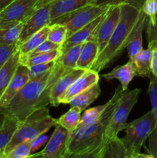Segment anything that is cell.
Returning a JSON list of instances; mask_svg holds the SVG:
<instances>
[{
    "label": "cell",
    "instance_id": "cell-1",
    "mask_svg": "<svg viewBox=\"0 0 157 158\" xmlns=\"http://www.w3.org/2000/svg\"><path fill=\"white\" fill-rule=\"evenodd\" d=\"M66 69L58 62L55 61L53 67L45 75L29 80L13 97L6 108V115L23 121L38 109L49 104V96L54 84Z\"/></svg>",
    "mask_w": 157,
    "mask_h": 158
},
{
    "label": "cell",
    "instance_id": "cell-2",
    "mask_svg": "<svg viewBox=\"0 0 157 158\" xmlns=\"http://www.w3.org/2000/svg\"><path fill=\"white\" fill-rule=\"evenodd\" d=\"M141 10L128 5H121L119 21L106 47L99 54L91 69L99 73L113 63L127 48L138 23Z\"/></svg>",
    "mask_w": 157,
    "mask_h": 158
},
{
    "label": "cell",
    "instance_id": "cell-3",
    "mask_svg": "<svg viewBox=\"0 0 157 158\" xmlns=\"http://www.w3.org/2000/svg\"><path fill=\"white\" fill-rule=\"evenodd\" d=\"M123 92L121 86H118L112 98L107 102V106L101 117L95 123L78 128L70 134L67 146V154L92 151L104 145L106 141V129L112 112Z\"/></svg>",
    "mask_w": 157,
    "mask_h": 158
},
{
    "label": "cell",
    "instance_id": "cell-4",
    "mask_svg": "<svg viewBox=\"0 0 157 158\" xmlns=\"http://www.w3.org/2000/svg\"><path fill=\"white\" fill-rule=\"evenodd\" d=\"M55 125L56 119L51 117L47 106L39 108L26 120L18 123L13 137L5 150L4 156L7 155L14 148L20 143L32 142Z\"/></svg>",
    "mask_w": 157,
    "mask_h": 158
},
{
    "label": "cell",
    "instance_id": "cell-5",
    "mask_svg": "<svg viewBox=\"0 0 157 158\" xmlns=\"http://www.w3.org/2000/svg\"><path fill=\"white\" fill-rule=\"evenodd\" d=\"M155 129V118L152 110L129 123H126L124 131L126 135L121 138L128 158L133 153L140 152L146 140L150 137Z\"/></svg>",
    "mask_w": 157,
    "mask_h": 158
},
{
    "label": "cell",
    "instance_id": "cell-6",
    "mask_svg": "<svg viewBox=\"0 0 157 158\" xmlns=\"http://www.w3.org/2000/svg\"><path fill=\"white\" fill-rule=\"evenodd\" d=\"M141 91V89L139 88L123 91L116 106L112 112L106 129V140L119 137V134L124 131L128 117L132 108L138 102Z\"/></svg>",
    "mask_w": 157,
    "mask_h": 158
},
{
    "label": "cell",
    "instance_id": "cell-7",
    "mask_svg": "<svg viewBox=\"0 0 157 158\" xmlns=\"http://www.w3.org/2000/svg\"><path fill=\"white\" fill-rule=\"evenodd\" d=\"M109 8V6L100 5H88L72 12L70 15L61 19L55 23H59L66 26L67 29V38H69L75 32L86 26V25L89 24L91 22L106 12Z\"/></svg>",
    "mask_w": 157,
    "mask_h": 158
},
{
    "label": "cell",
    "instance_id": "cell-8",
    "mask_svg": "<svg viewBox=\"0 0 157 158\" xmlns=\"http://www.w3.org/2000/svg\"><path fill=\"white\" fill-rule=\"evenodd\" d=\"M38 0H15L0 12V29L26 21L35 12Z\"/></svg>",
    "mask_w": 157,
    "mask_h": 158
},
{
    "label": "cell",
    "instance_id": "cell-9",
    "mask_svg": "<svg viewBox=\"0 0 157 158\" xmlns=\"http://www.w3.org/2000/svg\"><path fill=\"white\" fill-rule=\"evenodd\" d=\"M70 134L61 126L55 125L52 136L41 151L42 158H64L67 154Z\"/></svg>",
    "mask_w": 157,
    "mask_h": 158
},
{
    "label": "cell",
    "instance_id": "cell-10",
    "mask_svg": "<svg viewBox=\"0 0 157 158\" xmlns=\"http://www.w3.org/2000/svg\"><path fill=\"white\" fill-rule=\"evenodd\" d=\"M120 15H121V6H111L108 9L106 17L99 27L94 37L98 44L99 53L106 47L111 35L113 33L119 21Z\"/></svg>",
    "mask_w": 157,
    "mask_h": 158
},
{
    "label": "cell",
    "instance_id": "cell-11",
    "mask_svg": "<svg viewBox=\"0 0 157 158\" xmlns=\"http://www.w3.org/2000/svg\"><path fill=\"white\" fill-rule=\"evenodd\" d=\"M49 25H51L49 6H46L36 9L35 12L25 22L18 41V46L33 34Z\"/></svg>",
    "mask_w": 157,
    "mask_h": 158
},
{
    "label": "cell",
    "instance_id": "cell-12",
    "mask_svg": "<svg viewBox=\"0 0 157 158\" xmlns=\"http://www.w3.org/2000/svg\"><path fill=\"white\" fill-rule=\"evenodd\" d=\"M107 12L108 10L103 14H102L101 15H99L95 20L91 22L89 24L86 25V26L80 29L79 30H78L75 33L72 34V35H70L69 38L66 39V40L63 43L62 46L60 47L61 54L64 53L65 52H66L68 49H70L72 46H76V45L78 44H83V43H86L88 40H91V39H94L95 33H96L97 30H98L101 23L104 20Z\"/></svg>",
    "mask_w": 157,
    "mask_h": 158
},
{
    "label": "cell",
    "instance_id": "cell-13",
    "mask_svg": "<svg viewBox=\"0 0 157 158\" xmlns=\"http://www.w3.org/2000/svg\"><path fill=\"white\" fill-rule=\"evenodd\" d=\"M99 76L98 72L91 69L86 70L60 97L59 103L68 104L73 97L87 89L88 88L91 87L95 83H99Z\"/></svg>",
    "mask_w": 157,
    "mask_h": 158
},
{
    "label": "cell",
    "instance_id": "cell-14",
    "mask_svg": "<svg viewBox=\"0 0 157 158\" xmlns=\"http://www.w3.org/2000/svg\"><path fill=\"white\" fill-rule=\"evenodd\" d=\"M95 0H55L52 2L48 5L51 25L88 5L93 4Z\"/></svg>",
    "mask_w": 157,
    "mask_h": 158
},
{
    "label": "cell",
    "instance_id": "cell-15",
    "mask_svg": "<svg viewBox=\"0 0 157 158\" xmlns=\"http://www.w3.org/2000/svg\"><path fill=\"white\" fill-rule=\"evenodd\" d=\"M29 81V68L24 65L19 64L0 99V107L6 108L13 97Z\"/></svg>",
    "mask_w": 157,
    "mask_h": 158
},
{
    "label": "cell",
    "instance_id": "cell-16",
    "mask_svg": "<svg viewBox=\"0 0 157 158\" xmlns=\"http://www.w3.org/2000/svg\"><path fill=\"white\" fill-rule=\"evenodd\" d=\"M85 71L86 70L78 68L73 69H66L64 73L57 80L51 90L50 96H49V104L52 106H58L60 104V97Z\"/></svg>",
    "mask_w": 157,
    "mask_h": 158
},
{
    "label": "cell",
    "instance_id": "cell-17",
    "mask_svg": "<svg viewBox=\"0 0 157 158\" xmlns=\"http://www.w3.org/2000/svg\"><path fill=\"white\" fill-rule=\"evenodd\" d=\"M136 76L135 66L133 63L129 60V62L122 66H118L114 68L112 71L101 76L103 79L107 81L113 80H118L120 83L122 90L126 91L130 82Z\"/></svg>",
    "mask_w": 157,
    "mask_h": 158
},
{
    "label": "cell",
    "instance_id": "cell-18",
    "mask_svg": "<svg viewBox=\"0 0 157 158\" xmlns=\"http://www.w3.org/2000/svg\"><path fill=\"white\" fill-rule=\"evenodd\" d=\"M99 54V52L96 40L95 39H91L86 41L82 46L76 68L83 70L90 69L96 60Z\"/></svg>",
    "mask_w": 157,
    "mask_h": 158
},
{
    "label": "cell",
    "instance_id": "cell-19",
    "mask_svg": "<svg viewBox=\"0 0 157 158\" xmlns=\"http://www.w3.org/2000/svg\"><path fill=\"white\" fill-rule=\"evenodd\" d=\"M147 17L145 15L144 12L142 11L140 12L139 18L138 23L135 26V29L132 34L129 43L126 49H128V54H129V60L133 59L137 54L141 52L143 49V30L146 27Z\"/></svg>",
    "mask_w": 157,
    "mask_h": 158
},
{
    "label": "cell",
    "instance_id": "cell-20",
    "mask_svg": "<svg viewBox=\"0 0 157 158\" xmlns=\"http://www.w3.org/2000/svg\"><path fill=\"white\" fill-rule=\"evenodd\" d=\"M101 94V88L99 83H95L91 87L83 92L80 93L77 96L72 99L68 104L71 106H75L82 111L85 110L91 103H93Z\"/></svg>",
    "mask_w": 157,
    "mask_h": 158
},
{
    "label": "cell",
    "instance_id": "cell-21",
    "mask_svg": "<svg viewBox=\"0 0 157 158\" xmlns=\"http://www.w3.org/2000/svg\"><path fill=\"white\" fill-rule=\"evenodd\" d=\"M19 56V52L17 51L0 69V99L20 64Z\"/></svg>",
    "mask_w": 157,
    "mask_h": 158
},
{
    "label": "cell",
    "instance_id": "cell-22",
    "mask_svg": "<svg viewBox=\"0 0 157 158\" xmlns=\"http://www.w3.org/2000/svg\"><path fill=\"white\" fill-rule=\"evenodd\" d=\"M153 49L148 47L139 52L133 59L130 60L135 66L136 76L143 78H150L151 73V60H152Z\"/></svg>",
    "mask_w": 157,
    "mask_h": 158
},
{
    "label": "cell",
    "instance_id": "cell-23",
    "mask_svg": "<svg viewBox=\"0 0 157 158\" xmlns=\"http://www.w3.org/2000/svg\"><path fill=\"white\" fill-rule=\"evenodd\" d=\"M99 158H128V154L121 138L119 137L106 140Z\"/></svg>",
    "mask_w": 157,
    "mask_h": 158
},
{
    "label": "cell",
    "instance_id": "cell-24",
    "mask_svg": "<svg viewBox=\"0 0 157 158\" xmlns=\"http://www.w3.org/2000/svg\"><path fill=\"white\" fill-rule=\"evenodd\" d=\"M19 121L15 117L6 115L3 124L0 127V155L4 156L6 147L13 137Z\"/></svg>",
    "mask_w": 157,
    "mask_h": 158
},
{
    "label": "cell",
    "instance_id": "cell-25",
    "mask_svg": "<svg viewBox=\"0 0 157 158\" xmlns=\"http://www.w3.org/2000/svg\"><path fill=\"white\" fill-rule=\"evenodd\" d=\"M51 25L46 26L43 27L42 29H40L35 34L29 37L26 42L22 43L18 46V52H19L20 56H26V54L29 53L32 50L39 46L41 43L48 40L49 32H50Z\"/></svg>",
    "mask_w": 157,
    "mask_h": 158
},
{
    "label": "cell",
    "instance_id": "cell-26",
    "mask_svg": "<svg viewBox=\"0 0 157 158\" xmlns=\"http://www.w3.org/2000/svg\"><path fill=\"white\" fill-rule=\"evenodd\" d=\"M81 113L82 110L78 107L71 106L66 114L56 119V124L59 125L72 134L78 128L81 119Z\"/></svg>",
    "mask_w": 157,
    "mask_h": 158
},
{
    "label": "cell",
    "instance_id": "cell-27",
    "mask_svg": "<svg viewBox=\"0 0 157 158\" xmlns=\"http://www.w3.org/2000/svg\"><path fill=\"white\" fill-rule=\"evenodd\" d=\"M83 44L74 46L62 53L55 61L58 62L66 69H73L76 68L77 61L79 57Z\"/></svg>",
    "mask_w": 157,
    "mask_h": 158
},
{
    "label": "cell",
    "instance_id": "cell-28",
    "mask_svg": "<svg viewBox=\"0 0 157 158\" xmlns=\"http://www.w3.org/2000/svg\"><path fill=\"white\" fill-rule=\"evenodd\" d=\"M60 55H61L60 49H54V50L49 51L48 52H45V53L39 54V55H37L35 56L31 57V58H19V63L20 64L24 65L26 67L29 68L30 66H35V65L42 64V63H49V62L55 61Z\"/></svg>",
    "mask_w": 157,
    "mask_h": 158
},
{
    "label": "cell",
    "instance_id": "cell-29",
    "mask_svg": "<svg viewBox=\"0 0 157 158\" xmlns=\"http://www.w3.org/2000/svg\"><path fill=\"white\" fill-rule=\"evenodd\" d=\"M25 22H22L12 27L0 29V43L6 45L18 44Z\"/></svg>",
    "mask_w": 157,
    "mask_h": 158
},
{
    "label": "cell",
    "instance_id": "cell-30",
    "mask_svg": "<svg viewBox=\"0 0 157 158\" xmlns=\"http://www.w3.org/2000/svg\"><path fill=\"white\" fill-rule=\"evenodd\" d=\"M106 106H107V103L103 105L94 106V107L90 108V109L86 110L83 116H81V119H80L78 128L88 126V125H90L96 122L101 117Z\"/></svg>",
    "mask_w": 157,
    "mask_h": 158
},
{
    "label": "cell",
    "instance_id": "cell-31",
    "mask_svg": "<svg viewBox=\"0 0 157 158\" xmlns=\"http://www.w3.org/2000/svg\"><path fill=\"white\" fill-rule=\"evenodd\" d=\"M67 39V29L66 26L59 23L51 25L48 40L61 47Z\"/></svg>",
    "mask_w": 157,
    "mask_h": 158
},
{
    "label": "cell",
    "instance_id": "cell-32",
    "mask_svg": "<svg viewBox=\"0 0 157 158\" xmlns=\"http://www.w3.org/2000/svg\"><path fill=\"white\" fill-rule=\"evenodd\" d=\"M149 79H150V82H149L148 94H149L151 106H152L151 110L155 118V129L150 136L157 137V78L151 77Z\"/></svg>",
    "mask_w": 157,
    "mask_h": 158
},
{
    "label": "cell",
    "instance_id": "cell-33",
    "mask_svg": "<svg viewBox=\"0 0 157 158\" xmlns=\"http://www.w3.org/2000/svg\"><path fill=\"white\" fill-rule=\"evenodd\" d=\"M142 11L147 17L146 27L153 26L157 15V0H146L142 7Z\"/></svg>",
    "mask_w": 157,
    "mask_h": 158
},
{
    "label": "cell",
    "instance_id": "cell-34",
    "mask_svg": "<svg viewBox=\"0 0 157 158\" xmlns=\"http://www.w3.org/2000/svg\"><path fill=\"white\" fill-rule=\"evenodd\" d=\"M145 1L146 0H95L93 4L106 6L128 5L139 10H141Z\"/></svg>",
    "mask_w": 157,
    "mask_h": 158
},
{
    "label": "cell",
    "instance_id": "cell-35",
    "mask_svg": "<svg viewBox=\"0 0 157 158\" xmlns=\"http://www.w3.org/2000/svg\"><path fill=\"white\" fill-rule=\"evenodd\" d=\"M55 64V61L49 62L47 63L35 65L29 67V80H35L42 77L43 75L50 71Z\"/></svg>",
    "mask_w": 157,
    "mask_h": 158
},
{
    "label": "cell",
    "instance_id": "cell-36",
    "mask_svg": "<svg viewBox=\"0 0 157 158\" xmlns=\"http://www.w3.org/2000/svg\"><path fill=\"white\" fill-rule=\"evenodd\" d=\"M31 154V142H25L17 145L5 158H29Z\"/></svg>",
    "mask_w": 157,
    "mask_h": 158
},
{
    "label": "cell",
    "instance_id": "cell-37",
    "mask_svg": "<svg viewBox=\"0 0 157 158\" xmlns=\"http://www.w3.org/2000/svg\"><path fill=\"white\" fill-rule=\"evenodd\" d=\"M60 49V46L58 45L55 44V43H52V42L49 41V40H46L45 42H43L42 43L39 45V46H37L35 49H34L33 50H32L31 52H29V53L26 54V56H19L20 59H26V58H31V57L35 56L37 55H39V54L45 53V52H48L49 51L54 50V49Z\"/></svg>",
    "mask_w": 157,
    "mask_h": 158
},
{
    "label": "cell",
    "instance_id": "cell-38",
    "mask_svg": "<svg viewBox=\"0 0 157 158\" xmlns=\"http://www.w3.org/2000/svg\"><path fill=\"white\" fill-rule=\"evenodd\" d=\"M17 51H18V44L6 45L0 43V69Z\"/></svg>",
    "mask_w": 157,
    "mask_h": 158
},
{
    "label": "cell",
    "instance_id": "cell-39",
    "mask_svg": "<svg viewBox=\"0 0 157 158\" xmlns=\"http://www.w3.org/2000/svg\"><path fill=\"white\" fill-rule=\"evenodd\" d=\"M146 35H147L148 47L152 49L157 47V15L153 26L146 27Z\"/></svg>",
    "mask_w": 157,
    "mask_h": 158
},
{
    "label": "cell",
    "instance_id": "cell-40",
    "mask_svg": "<svg viewBox=\"0 0 157 158\" xmlns=\"http://www.w3.org/2000/svg\"><path fill=\"white\" fill-rule=\"evenodd\" d=\"M103 147V146H102L97 149L92 150V151H84V152L81 153L66 154L64 158H99Z\"/></svg>",
    "mask_w": 157,
    "mask_h": 158
},
{
    "label": "cell",
    "instance_id": "cell-41",
    "mask_svg": "<svg viewBox=\"0 0 157 158\" xmlns=\"http://www.w3.org/2000/svg\"><path fill=\"white\" fill-rule=\"evenodd\" d=\"M49 139V137L42 134L40 137H37L32 142H31V152H32V154L36 153V151L38 150H39L43 145H45L47 143Z\"/></svg>",
    "mask_w": 157,
    "mask_h": 158
},
{
    "label": "cell",
    "instance_id": "cell-42",
    "mask_svg": "<svg viewBox=\"0 0 157 158\" xmlns=\"http://www.w3.org/2000/svg\"><path fill=\"white\" fill-rule=\"evenodd\" d=\"M151 73L154 77L157 78V47L152 50V60H151Z\"/></svg>",
    "mask_w": 157,
    "mask_h": 158
},
{
    "label": "cell",
    "instance_id": "cell-43",
    "mask_svg": "<svg viewBox=\"0 0 157 158\" xmlns=\"http://www.w3.org/2000/svg\"><path fill=\"white\" fill-rule=\"evenodd\" d=\"M129 158H155L152 154H142L140 152H136V153H133L132 154H131L129 156Z\"/></svg>",
    "mask_w": 157,
    "mask_h": 158
},
{
    "label": "cell",
    "instance_id": "cell-44",
    "mask_svg": "<svg viewBox=\"0 0 157 158\" xmlns=\"http://www.w3.org/2000/svg\"><path fill=\"white\" fill-rule=\"evenodd\" d=\"M54 1H55V0H38L36 6H35V9H38L39 8L43 7V6H48V5H49Z\"/></svg>",
    "mask_w": 157,
    "mask_h": 158
},
{
    "label": "cell",
    "instance_id": "cell-45",
    "mask_svg": "<svg viewBox=\"0 0 157 158\" xmlns=\"http://www.w3.org/2000/svg\"><path fill=\"white\" fill-rule=\"evenodd\" d=\"M15 0H0V12L3 10L5 8L7 7L9 5H10Z\"/></svg>",
    "mask_w": 157,
    "mask_h": 158
},
{
    "label": "cell",
    "instance_id": "cell-46",
    "mask_svg": "<svg viewBox=\"0 0 157 158\" xmlns=\"http://www.w3.org/2000/svg\"><path fill=\"white\" fill-rule=\"evenodd\" d=\"M6 113H5V111L3 110L2 108L0 107V127L2 126V125L3 124V123H4V120L5 119H6Z\"/></svg>",
    "mask_w": 157,
    "mask_h": 158
},
{
    "label": "cell",
    "instance_id": "cell-47",
    "mask_svg": "<svg viewBox=\"0 0 157 158\" xmlns=\"http://www.w3.org/2000/svg\"><path fill=\"white\" fill-rule=\"evenodd\" d=\"M29 158H42L41 151H38V152L32 154L30 156H29Z\"/></svg>",
    "mask_w": 157,
    "mask_h": 158
},
{
    "label": "cell",
    "instance_id": "cell-48",
    "mask_svg": "<svg viewBox=\"0 0 157 158\" xmlns=\"http://www.w3.org/2000/svg\"><path fill=\"white\" fill-rule=\"evenodd\" d=\"M0 158H5L4 157H3V156H2V155H0Z\"/></svg>",
    "mask_w": 157,
    "mask_h": 158
}]
</instances>
